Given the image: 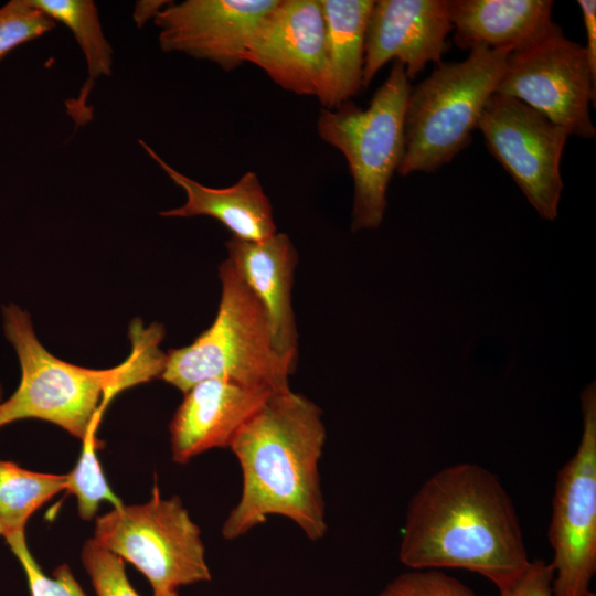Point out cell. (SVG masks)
<instances>
[{"mask_svg":"<svg viewBox=\"0 0 596 596\" xmlns=\"http://www.w3.org/2000/svg\"><path fill=\"white\" fill-rule=\"evenodd\" d=\"M490 153L519 185L539 215H558L561 158L570 134L521 100L493 93L477 123Z\"/></svg>","mask_w":596,"mask_h":596,"instance_id":"obj_10","label":"cell"},{"mask_svg":"<svg viewBox=\"0 0 596 596\" xmlns=\"http://www.w3.org/2000/svg\"><path fill=\"white\" fill-rule=\"evenodd\" d=\"M322 412L289 389L277 391L240 427L228 448L242 470V492L222 534L235 540L269 515L291 520L317 541L328 525L319 461L326 443Z\"/></svg>","mask_w":596,"mask_h":596,"instance_id":"obj_2","label":"cell"},{"mask_svg":"<svg viewBox=\"0 0 596 596\" xmlns=\"http://www.w3.org/2000/svg\"><path fill=\"white\" fill-rule=\"evenodd\" d=\"M552 0H448L454 41L462 50L485 45L510 52L547 32Z\"/></svg>","mask_w":596,"mask_h":596,"instance_id":"obj_17","label":"cell"},{"mask_svg":"<svg viewBox=\"0 0 596 596\" xmlns=\"http://www.w3.org/2000/svg\"><path fill=\"white\" fill-rule=\"evenodd\" d=\"M245 62L263 70L281 88L321 103L328 62L320 0H278L254 35Z\"/></svg>","mask_w":596,"mask_h":596,"instance_id":"obj_11","label":"cell"},{"mask_svg":"<svg viewBox=\"0 0 596 596\" xmlns=\"http://www.w3.org/2000/svg\"><path fill=\"white\" fill-rule=\"evenodd\" d=\"M227 259L241 275L266 312L274 347L295 371L298 332L291 304L298 253L285 233L262 241L232 236L225 244Z\"/></svg>","mask_w":596,"mask_h":596,"instance_id":"obj_14","label":"cell"},{"mask_svg":"<svg viewBox=\"0 0 596 596\" xmlns=\"http://www.w3.org/2000/svg\"><path fill=\"white\" fill-rule=\"evenodd\" d=\"M219 277L222 294L213 323L191 344L168 351L160 377L183 393L207 379L272 393L289 389L294 370L274 347L260 302L227 258Z\"/></svg>","mask_w":596,"mask_h":596,"instance_id":"obj_4","label":"cell"},{"mask_svg":"<svg viewBox=\"0 0 596 596\" xmlns=\"http://www.w3.org/2000/svg\"><path fill=\"white\" fill-rule=\"evenodd\" d=\"M94 539L138 568L153 596L211 581L200 528L178 497L161 498L157 486L146 503L97 518Z\"/></svg>","mask_w":596,"mask_h":596,"instance_id":"obj_7","label":"cell"},{"mask_svg":"<svg viewBox=\"0 0 596 596\" xmlns=\"http://www.w3.org/2000/svg\"><path fill=\"white\" fill-rule=\"evenodd\" d=\"M577 3L582 10L583 21L586 29L587 45L585 50L587 53L588 64L592 75L596 79V1L578 0Z\"/></svg>","mask_w":596,"mask_h":596,"instance_id":"obj_27","label":"cell"},{"mask_svg":"<svg viewBox=\"0 0 596 596\" xmlns=\"http://www.w3.org/2000/svg\"><path fill=\"white\" fill-rule=\"evenodd\" d=\"M6 540L25 572L31 596H87L71 568L62 564L47 577L28 549L24 531L14 532Z\"/></svg>","mask_w":596,"mask_h":596,"instance_id":"obj_22","label":"cell"},{"mask_svg":"<svg viewBox=\"0 0 596 596\" xmlns=\"http://www.w3.org/2000/svg\"><path fill=\"white\" fill-rule=\"evenodd\" d=\"M586 596H596L595 593H592V590Z\"/></svg>","mask_w":596,"mask_h":596,"instance_id":"obj_31","label":"cell"},{"mask_svg":"<svg viewBox=\"0 0 596 596\" xmlns=\"http://www.w3.org/2000/svg\"><path fill=\"white\" fill-rule=\"evenodd\" d=\"M278 0L168 2L153 18L164 52L211 61L224 71L245 62L248 46Z\"/></svg>","mask_w":596,"mask_h":596,"instance_id":"obj_12","label":"cell"},{"mask_svg":"<svg viewBox=\"0 0 596 596\" xmlns=\"http://www.w3.org/2000/svg\"><path fill=\"white\" fill-rule=\"evenodd\" d=\"M3 330L21 366L15 392L0 403V427L39 418L83 439L98 413L119 392L161 376L166 353L161 338L150 330L130 333L132 351L118 366L93 370L51 354L35 336L30 315L10 304L2 308Z\"/></svg>","mask_w":596,"mask_h":596,"instance_id":"obj_3","label":"cell"},{"mask_svg":"<svg viewBox=\"0 0 596 596\" xmlns=\"http://www.w3.org/2000/svg\"><path fill=\"white\" fill-rule=\"evenodd\" d=\"M1 397H2V389H1V385H0V403H1Z\"/></svg>","mask_w":596,"mask_h":596,"instance_id":"obj_32","label":"cell"},{"mask_svg":"<svg viewBox=\"0 0 596 596\" xmlns=\"http://www.w3.org/2000/svg\"><path fill=\"white\" fill-rule=\"evenodd\" d=\"M30 2L54 22L70 29L87 64L88 78L78 96L66 103L68 114L77 125L92 118L86 107L87 97L95 81L109 76L113 67V49L104 35L97 7L91 0H30Z\"/></svg>","mask_w":596,"mask_h":596,"instance_id":"obj_19","label":"cell"},{"mask_svg":"<svg viewBox=\"0 0 596 596\" xmlns=\"http://www.w3.org/2000/svg\"><path fill=\"white\" fill-rule=\"evenodd\" d=\"M169 1H140L136 4L134 12L135 21L138 25H141L145 21L155 15L168 3Z\"/></svg>","mask_w":596,"mask_h":596,"instance_id":"obj_28","label":"cell"},{"mask_svg":"<svg viewBox=\"0 0 596 596\" xmlns=\"http://www.w3.org/2000/svg\"><path fill=\"white\" fill-rule=\"evenodd\" d=\"M82 561L97 596H140L127 578L124 560L94 538L84 544Z\"/></svg>","mask_w":596,"mask_h":596,"instance_id":"obj_24","label":"cell"},{"mask_svg":"<svg viewBox=\"0 0 596 596\" xmlns=\"http://www.w3.org/2000/svg\"><path fill=\"white\" fill-rule=\"evenodd\" d=\"M6 534H7L6 528H4L3 523L0 520V535L6 536Z\"/></svg>","mask_w":596,"mask_h":596,"instance_id":"obj_29","label":"cell"},{"mask_svg":"<svg viewBox=\"0 0 596 596\" xmlns=\"http://www.w3.org/2000/svg\"><path fill=\"white\" fill-rule=\"evenodd\" d=\"M55 28L30 0H10L0 8V61L12 50Z\"/></svg>","mask_w":596,"mask_h":596,"instance_id":"obj_23","label":"cell"},{"mask_svg":"<svg viewBox=\"0 0 596 596\" xmlns=\"http://www.w3.org/2000/svg\"><path fill=\"white\" fill-rule=\"evenodd\" d=\"M521 100L563 127L568 134L592 139L590 118L596 79L587 53L554 23L540 38L509 53L496 92Z\"/></svg>","mask_w":596,"mask_h":596,"instance_id":"obj_8","label":"cell"},{"mask_svg":"<svg viewBox=\"0 0 596 596\" xmlns=\"http://www.w3.org/2000/svg\"><path fill=\"white\" fill-rule=\"evenodd\" d=\"M148 155L187 194L183 205L163 211L166 217L210 216L220 221L234 237L262 241L276 232L273 206L257 174L244 173L227 188H210L169 166L147 143L139 141Z\"/></svg>","mask_w":596,"mask_h":596,"instance_id":"obj_16","label":"cell"},{"mask_svg":"<svg viewBox=\"0 0 596 596\" xmlns=\"http://www.w3.org/2000/svg\"><path fill=\"white\" fill-rule=\"evenodd\" d=\"M103 412L94 418L85 437L78 461L74 469L67 473L65 490L76 497L78 513L83 520H92L102 501H107L114 508L124 504L119 497L108 486L96 449V429Z\"/></svg>","mask_w":596,"mask_h":596,"instance_id":"obj_21","label":"cell"},{"mask_svg":"<svg viewBox=\"0 0 596 596\" xmlns=\"http://www.w3.org/2000/svg\"><path fill=\"white\" fill-rule=\"evenodd\" d=\"M163 596H179L177 590H172V592H169L167 594H164Z\"/></svg>","mask_w":596,"mask_h":596,"instance_id":"obj_30","label":"cell"},{"mask_svg":"<svg viewBox=\"0 0 596 596\" xmlns=\"http://www.w3.org/2000/svg\"><path fill=\"white\" fill-rule=\"evenodd\" d=\"M398 558L412 570L470 571L499 593L531 562L511 497L493 472L473 462L436 471L413 494Z\"/></svg>","mask_w":596,"mask_h":596,"instance_id":"obj_1","label":"cell"},{"mask_svg":"<svg viewBox=\"0 0 596 596\" xmlns=\"http://www.w3.org/2000/svg\"><path fill=\"white\" fill-rule=\"evenodd\" d=\"M324 21L328 85L321 105L333 109L363 87L364 44L373 0H320Z\"/></svg>","mask_w":596,"mask_h":596,"instance_id":"obj_18","label":"cell"},{"mask_svg":"<svg viewBox=\"0 0 596 596\" xmlns=\"http://www.w3.org/2000/svg\"><path fill=\"white\" fill-rule=\"evenodd\" d=\"M66 483V475L35 472L0 459V520L6 536L24 531L29 518L53 496L65 490Z\"/></svg>","mask_w":596,"mask_h":596,"instance_id":"obj_20","label":"cell"},{"mask_svg":"<svg viewBox=\"0 0 596 596\" xmlns=\"http://www.w3.org/2000/svg\"><path fill=\"white\" fill-rule=\"evenodd\" d=\"M411 87L403 64L394 61L368 108L348 100L333 109L323 108L318 117L319 137L342 152L353 179V232L382 223L389 183L403 156Z\"/></svg>","mask_w":596,"mask_h":596,"instance_id":"obj_6","label":"cell"},{"mask_svg":"<svg viewBox=\"0 0 596 596\" xmlns=\"http://www.w3.org/2000/svg\"><path fill=\"white\" fill-rule=\"evenodd\" d=\"M583 433L557 472L547 539L553 596H586L596 573V385L581 394Z\"/></svg>","mask_w":596,"mask_h":596,"instance_id":"obj_9","label":"cell"},{"mask_svg":"<svg viewBox=\"0 0 596 596\" xmlns=\"http://www.w3.org/2000/svg\"><path fill=\"white\" fill-rule=\"evenodd\" d=\"M269 394L219 379L196 383L184 393L170 423L173 461L185 464L206 450L228 447Z\"/></svg>","mask_w":596,"mask_h":596,"instance_id":"obj_15","label":"cell"},{"mask_svg":"<svg viewBox=\"0 0 596 596\" xmlns=\"http://www.w3.org/2000/svg\"><path fill=\"white\" fill-rule=\"evenodd\" d=\"M554 571L543 560L531 561L519 581L499 596H553Z\"/></svg>","mask_w":596,"mask_h":596,"instance_id":"obj_26","label":"cell"},{"mask_svg":"<svg viewBox=\"0 0 596 596\" xmlns=\"http://www.w3.org/2000/svg\"><path fill=\"white\" fill-rule=\"evenodd\" d=\"M451 30L448 0L374 1L365 32L363 87L391 60L403 64L408 79L428 63L439 65Z\"/></svg>","mask_w":596,"mask_h":596,"instance_id":"obj_13","label":"cell"},{"mask_svg":"<svg viewBox=\"0 0 596 596\" xmlns=\"http://www.w3.org/2000/svg\"><path fill=\"white\" fill-rule=\"evenodd\" d=\"M469 51L464 61L441 62L428 77L411 87L398 174L433 172L469 146L510 53L485 45Z\"/></svg>","mask_w":596,"mask_h":596,"instance_id":"obj_5","label":"cell"},{"mask_svg":"<svg viewBox=\"0 0 596 596\" xmlns=\"http://www.w3.org/2000/svg\"><path fill=\"white\" fill-rule=\"evenodd\" d=\"M377 596H478L440 570H412L389 582Z\"/></svg>","mask_w":596,"mask_h":596,"instance_id":"obj_25","label":"cell"}]
</instances>
